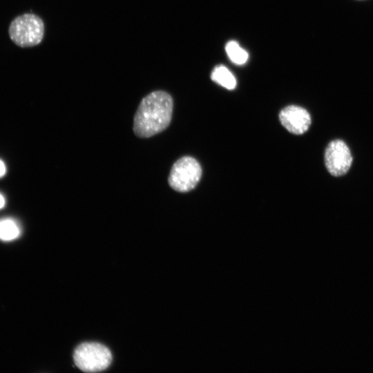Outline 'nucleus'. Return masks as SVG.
I'll return each mask as SVG.
<instances>
[{
	"label": "nucleus",
	"instance_id": "obj_1",
	"mask_svg": "<svg viewBox=\"0 0 373 373\" xmlns=\"http://www.w3.org/2000/svg\"><path fill=\"white\" fill-rule=\"evenodd\" d=\"M173 101L163 90H155L140 102L133 119L136 136L147 138L165 130L171 121Z\"/></svg>",
	"mask_w": 373,
	"mask_h": 373
},
{
	"label": "nucleus",
	"instance_id": "obj_2",
	"mask_svg": "<svg viewBox=\"0 0 373 373\" xmlns=\"http://www.w3.org/2000/svg\"><path fill=\"white\" fill-rule=\"evenodd\" d=\"M8 34L17 46L21 48L32 47L41 42L44 35V23L38 15L25 13L11 21Z\"/></svg>",
	"mask_w": 373,
	"mask_h": 373
},
{
	"label": "nucleus",
	"instance_id": "obj_3",
	"mask_svg": "<svg viewBox=\"0 0 373 373\" xmlns=\"http://www.w3.org/2000/svg\"><path fill=\"white\" fill-rule=\"evenodd\" d=\"M73 359L76 366L86 372L106 370L112 362V354L105 345L95 343H83L75 350Z\"/></svg>",
	"mask_w": 373,
	"mask_h": 373
},
{
	"label": "nucleus",
	"instance_id": "obj_4",
	"mask_svg": "<svg viewBox=\"0 0 373 373\" xmlns=\"http://www.w3.org/2000/svg\"><path fill=\"white\" fill-rule=\"evenodd\" d=\"M201 176L202 168L199 162L191 156H184L173 164L168 182L175 191L185 193L196 186Z\"/></svg>",
	"mask_w": 373,
	"mask_h": 373
},
{
	"label": "nucleus",
	"instance_id": "obj_5",
	"mask_svg": "<svg viewBox=\"0 0 373 373\" xmlns=\"http://www.w3.org/2000/svg\"><path fill=\"white\" fill-rule=\"evenodd\" d=\"M352 162L351 152L343 141L336 140L329 143L325 152V164L331 175L336 177L345 175Z\"/></svg>",
	"mask_w": 373,
	"mask_h": 373
},
{
	"label": "nucleus",
	"instance_id": "obj_6",
	"mask_svg": "<svg viewBox=\"0 0 373 373\" xmlns=\"http://www.w3.org/2000/svg\"><path fill=\"white\" fill-rule=\"evenodd\" d=\"M279 119L282 125L294 135L305 133L312 122L308 111L296 105H290L282 109L279 113Z\"/></svg>",
	"mask_w": 373,
	"mask_h": 373
},
{
	"label": "nucleus",
	"instance_id": "obj_7",
	"mask_svg": "<svg viewBox=\"0 0 373 373\" xmlns=\"http://www.w3.org/2000/svg\"><path fill=\"white\" fill-rule=\"evenodd\" d=\"M211 77L213 82L228 90H233L236 88V80L235 77L231 71L224 66L220 65L216 66L213 69Z\"/></svg>",
	"mask_w": 373,
	"mask_h": 373
},
{
	"label": "nucleus",
	"instance_id": "obj_8",
	"mask_svg": "<svg viewBox=\"0 0 373 373\" xmlns=\"http://www.w3.org/2000/svg\"><path fill=\"white\" fill-rule=\"evenodd\" d=\"M20 234V228L12 219L6 218L0 220V239L10 241L17 238Z\"/></svg>",
	"mask_w": 373,
	"mask_h": 373
},
{
	"label": "nucleus",
	"instance_id": "obj_9",
	"mask_svg": "<svg viewBox=\"0 0 373 373\" xmlns=\"http://www.w3.org/2000/svg\"><path fill=\"white\" fill-rule=\"evenodd\" d=\"M225 50L230 60L236 64H244L248 59L247 52L235 41H229L225 46Z\"/></svg>",
	"mask_w": 373,
	"mask_h": 373
},
{
	"label": "nucleus",
	"instance_id": "obj_10",
	"mask_svg": "<svg viewBox=\"0 0 373 373\" xmlns=\"http://www.w3.org/2000/svg\"><path fill=\"white\" fill-rule=\"evenodd\" d=\"M6 171V166L3 162L0 160V178L3 177Z\"/></svg>",
	"mask_w": 373,
	"mask_h": 373
},
{
	"label": "nucleus",
	"instance_id": "obj_11",
	"mask_svg": "<svg viewBox=\"0 0 373 373\" xmlns=\"http://www.w3.org/2000/svg\"><path fill=\"white\" fill-rule=\"evenodd\" d=\"M5 204V199H4V197L3 196V195H1L0 193V209H1L2 207H3Z\"/></svg>",
	"mask_w": 373,
	"mask_h": 373
}]
</instances>
